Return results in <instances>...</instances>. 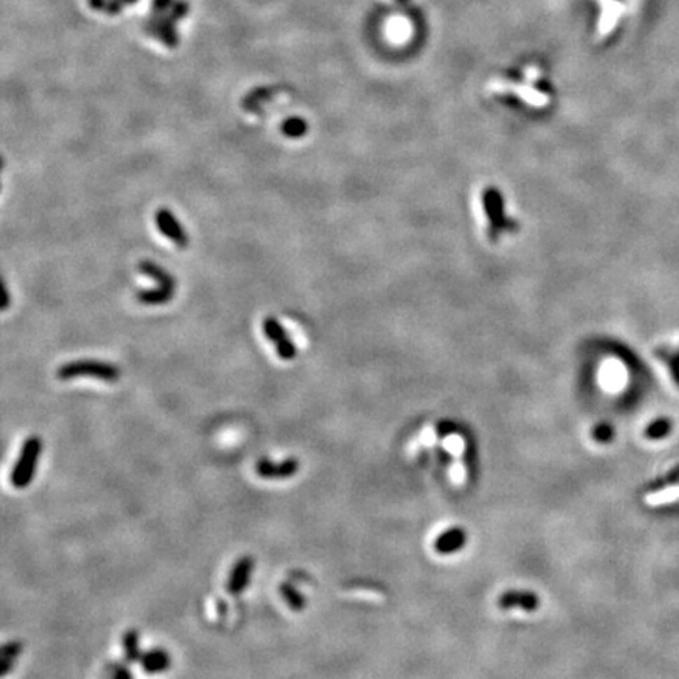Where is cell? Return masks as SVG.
<instances>
[{
    "label": "cell",
    "instance_id": "cell-1",
    "mask_svg": "<svg viewBox=\"0 0 679 679\" xmlns=\"http://www.w3.org/2000/svg\"><path fill=\"white\" fill-rule=\"evenodd\" d=\"M82 376H90V378L104 380V383H109V384H114V383H118V379L121 376V370L115 364H111V362L96 360V359L73 360L62 365L57 370V378L62 380H69V379L82 378Z\"/></svg>",
    "mask_w": 679,
    "mask_h": 679
},
{
    "label": "cell",
    "instance_id": "cell-2",
    "mask_svg": "<svg viewBox=\"0 0 679 679\" xmlns=\"http://www.w3.org/2000/svg\"><path fill=\"white\" fill-rule=\"evenodd\" d=\"M43 451V441L40 436H30L24 441L21 453L11 470L10 481L16 489H24L34 481L38 462Z\"/></svg>",
    "mask_w": 679,
    "mask_h": 679
},
{
    "label": "cell",
    "instance_id": "cell-3",
    "mask_svg": "<svg viewBox=\"0 0 679 679\" xmlns=\"http://www.w3.org/2000/svg\"><path fill=\"white\" fill-rule=\"evenodd\" d=\"M263 331L266 334L269 341L273 343L279 357L283 360H293L297 355V348L289 338V335L284 331V327L280 324L273 316H269L263 321Z\"/></svg>",
    "mask_w": 679,
    "mask_h": 679
},
{
    "label": "cell",
    "instance_id": "cell-4",
    "mask_svg": "<svg viewBox=\"0 0 679 679\" xmlns=\"http://www.w3.org/2000/svg\"><path fill=\"white\" fill-rule=\"evenodd\" d=\"M154 222L158 225V230L165 238H169L174 245H178L181 249H186L189 245V236H187L177 216L169 208H159L156 211V216H154Z\"/></svg>",
    "mask_w": 679,
    "mask_h": 679
},
{
    "label": "cell",
    "instance_id": "cell-5",
    "mask_svg": "<svg viewBox=\"0 0 679 679\" xmlns=\"http://www.w3.org/2000/svg\"><path fill=\"white\" fill-rule=\"evenodd\" d=\"M301 469V464L296 458H287L280 462L270 461L269 458H261L256 462V474L264 480H284L294 476Z\"/></svg>",
    "mask_w": 679,
    "mask_h": 679
},
{
    "label": "cell",
    "instance_id": "cell-6",
    "mask_svg": "<svg viewBox=\"0 0 679 679\" xmlns=\"http://www.w3.org/2000/svg\"><path fill=\"white\" fill-rule=\"evenodd\" d=\"M484 202V212L489 221V235L497 238L500 231H505L507 228V217L505 210H503V202L495 189H491L483 197Z\"/></svg>",
    "mask_w": 679,
    "mask_h": 679
},
{
    "label": "cell",
    "instance_id": "cell-7",
    "mask_svg": "<svg viewBox=\"0 0 679 679\" xmlns=\"http://www.w3.org/2000/svg\"><path fill=\"white\" fill-rule=\"evenodd\" d=\"M254 568L255 560L249 557V555H245V557H241L236 561L230 572L228 582H226V591L231 596H241L245 591V588H247L250 582V575L254 572Z\"/></svg>",
    "mask_w": 679,
    "mask_h": 679
},
{
    "label": "cell",
    "instance_id": "cell-8",
    "mask_svg": "<svg viewBox=\"0 0 679 679\" xmlns=\"http://www.w3.org/2000/svg\"><path fill=\"white\" fill-rule=\"evenodd\" d=\"M500 609H521L526 612H533L540 607V599L532 591L523 590H508L499 598Z\"/></svg>",
    "mask_w": 679,
    "mask_h": 679
},
{
    "label": "cell",
    "instance_id": "cell-9",
    "mask_svg": "<svg viewBox=\"0 0 679 679\" xmlns=\"http://www.w3.org/2000/svg\"><path fill=\"white\" fill-rule=\"evenodd\" d=\"M142 668L148 675H158L169 671L172 667V657L169 651L163 648H153L150 651H145L140 659Z\"/></svg>",
    "mask_w": 679,
    "mask_h": 679
},
{
    "label": "cell",
    "instance_id": "cell-10",
    "mask_svg": "<svg viewBox=\"0 0 679 679\" xmlns=\"http://www.w3.org/2000/svg\"><path fill=\"white\" fill-rule=\"evenodd\" d=\"M467 542V533L461 527H453L444 532L434 542V549L442 555L455 554L465 546Z\"/></svg>",
    "mask_w": 679,
    "mask_h": 679
},
{
    "label": "cell",
    "instance_id": "cell-11",
    "mask_svg": "<svg viewBox=\"0 0 679 679\" xmlns=\"http://www.w3.org/2000/svg\"><path fill=\"white\" fill-rule=\"evenodd\" d=\"M174 296V288L159 287L154 289H140L135 293V299L144 306H164L170 302Z\"/></svg>",
    "mask_w": 679,
    "mask_h": 679
},
{
    "label": "cell",
    "instance_id": "cell-12",
    "mask_svg": "<svg viewBox=\"0 0 679 679\" xmlns=\"http://www.w3.org/2000/svg\"><path fill=\"white\" fill-rule=\"evenodd\" d=\"M139 269L142 274H145L146 277H150L154 282H158L160 287H170L177 288V282H174L173 275L169 270L164 269L163 266H159L158 263H154L151 260H144L139 263Z\"/></svg>",
    "mask_w": 679,
    "mask_h": 679
},
{
    "label": "cell",
    "instance_id": "cell-13",
    "mask_svg": "<svg viewBox=\"0 0 679 679\" xmlns=\"http://www.w3.org/2000/svg\"><path fill=\"white\" fill-rule=\"evenodd\" d=\"M121 643H123V652H125V661L128 664L140 662V659H142V656H144V652H142V648H140V633H139V631H135V629L126 631L125 633H123Z\"/></svg>",
    "mask_w": 679,
    "mask_h": 679
},
{
    "label": "cell",
    "instance_id": "cell-14",
    "mask_svg": "<svg viewBox=\"0 0 679 679\" xmlns=\"http://www.w3.org/2000/svg\"><path fill=\"white\" fill-rule=\"evenodd\" d=\"M280 594L291 610L302 612L306 609L307 605L306 596H303V594L297 590L293 584H289V582H283L280 585Z\"/></svg>",
    "mask_w": 679,
    "mask_h": 679
},
{
    "label": "cell",
    "instance_id": "cell-15",
    "mask_svg": "<svg viewBox=\"0 0 679 679\" xmlns=\"http://www.w3.org/2000/svg\"><path fill=\"white\" fill-rule=\"evenodd\" d=\"M21 651H22L21 642H8L4 645L2 662H0V667H2V676H6L13 668H15V662L19 657V654H21Z\"/></svg>",
    "mask_w": 679,
    "mask_h": 679
},
{
    "label": "cell",
    "instance_id": "cell-16",
    "mask_svg": "<svg viewBox=\"0 0 679 679\" xmlns=\"http://www.w3.org/2000/svg\"><path fill=\"white\" fill-rule=\"evenodd\" d=\"M282 131L284 135H288V137H301V135L306 134L308 131V126H307V121L306 120H302V118H289L283 123V126H282Z\"/></svg>",
    "mask_w": 679,
    "mask_h": 679
},
{
    "label": "cell",
    "instance_id": "cell-17",
    "mask_svg": "<svg viewBox=\"0 0 679 679\" xmlns=\"http://www.w3.org/2000/svg\"><path fill=\"white\" fill-rule=\"evenodd\" d=\"M668 431H670V423L667 422V420H657V422L651 423L648 426V430H646V436H648L650 439H661L665 434H668Z\"/></svg>",
    "mask_w": 679,
    "mask_h": 679
},
{
    "label": "cell",
    "instance_id": "cell-18",
    "mask_svg": "<svg viewBox=\"0 0 679 679\" xmlns=\"http://www.w3.org/2000/svg\"><path fill=\"white\" fill-rule=\"evenodd\" d=\"M593 437H594V441L599 442V444H607V442H610V441H612V437H613V430H612V426H610V425H607V423H601V425H598L596 428L593 430Z\"/></svg>",
    "mask_w": 679,
    "mask_h": 679
},
{
    "label": "cell",
    "instance_id": "cell-19",
    "mask_svg": "<svg viewBox=\"0 0 679 679\" xmlns=\"http://www.w3.org/2000/svg\"><path fill=\"white\" fill-rule=\"evenodd\" d=\"M679 495V489H670L667 491V493H661V494H656V495H650V497H646V502L650 503V505H659V503H662L665 500H671V499H675V497Z\"/></svg>",
    "mask_w": 679,
    "mask_h": 679
},
{
    "label": "cell",
    "instance_id": "cell-20",
    "mask_svg": "<svg viewBox=\"0 0 679 679\" xmlns=\"http://www.w3.org/2000/svg\"><path fill=\"white\" fill-rule=\"evenodd\" d=\"M112 679H134L132 671L126 665H116Z\"/></svg>",
    "mask_w": 679,
    "mask_h": 679
},
{
    "label": "cell",
    "instance_id": "cell-21",
    "mask_svg": "<svg viewBox=\"0 0 679 679\" xmlns=\"http://www.w3.org/2000/svg\"><path fill=\"white\" fill-rule=\"evenodd\" d=\"M10 306V296H8V288H6V284H4V303H2V308L6 310Z\"/></svg>",
    "mask_w": 679,
    "mask_h": 679
},
{
    "label": "cell",
    "instance_id": "cell-22",
    "mask_svg": "<svg viewBox=\"0 0 679 679\" xmlns=\"http://www.w3.org/2000/svg\"><path fill=\"white\" fill-rule=\"evenodd\" d=\"M398 2H406V0H398Z\"/></svg>",
    "mask_w": 679,
    "mask_h": 679
},
{
    "label": "cell",
    "instance_id": "cell-23",
    "mask_svg": "<svg viewBox=\"0 0 679 679\" xmlns=\"http://www.w3.org/2000/svg\"><path fill=\"white\" fill-rule=\"evenodd\" d=\"M619 2H622V0H619Z\"/></svg>",
    "mask_w": 679,
    "mask_h": 679
}]
</instances>
